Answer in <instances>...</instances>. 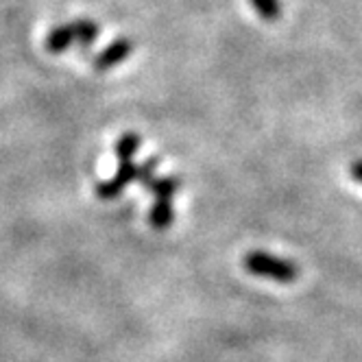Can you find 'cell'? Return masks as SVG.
Returning <instances> with one entry per match:
<instances>
[{
  "instance_id": "cell-9",
  "label": "cell",
  "mask_w": 362,
  "mask_h": 362,
  "mask_svg": "<svg viewBox=\"0 0 362 362\" xmlns=\"http://www.w3.org/2000/svg\"><path fill=\"white\" fill-rule=\"evenodd\" d=\"M251 5L255 7V11L260 13L267 20H275L281 16V3L279 0H251Z\"/></svg>"
},
{
  "instance_id": "cell-6",
  "label": "cell",
  "mask_w": 362,
  "mask_h": 362,
  "mask_svg": "<svg viewBox=\"0 0 362 362\" xmlns=\"http://www.w3.org/2000/svg\"><path fill=\"white\" fill-rule=\"evenodd\" d=\"M175 221V208L173 203L166 201V199H158L153 203V208L148 212V223L155 227V229H166L170 227Z\"/></svg>"
},
{
  "instance_id": "cell-2",
  "label": "cell",
  "mask_w": 362,
  "mask_h": 362,
  "mask_svg": "<svg viewBox=\"0 0 362 362\" xmlns=\"http://www.w3.org/2000/svg\"><path fill=\"white\" fill-rule=\"evenodd\" d=\"M136 179H138V166L134 162H120L116 175L112 179H107V181H100V184H96L94 192L103 201H112Z\"/></svg>"
},
{
  "instance_id": "cell-5",
  "label": "cell",
  "mask_w": 362,
  "mask_h": 362,
  "mask_svg": "<svg viewBox=\"0 0 362 362\" xmlns=\"http://www.w3.org/2000/svg\"><path fill=\"white\" fill-rule=\"evenodd\" d=\"M144 188H148L155 194V199L170 201L181 188V177H153Z\"/></svg>"
},
{
  "instance_id": "cell-4",
  "label": "cell",
  "mask_w": 362,
  "mask_h": 362,
  "mask_svg": "<svg viewBox=\"0 0 362 362\" xmlns=\"http://www.w3.org/2000/svg\"><path fill=\"white\" fill-rule=\"evenodd\" d=\"M76 42V29L74 22L70 24H62V27L53 29L46 37V50L48 53H64L66 48H70Z\"/></svg>"
},
{
  "instance_id": "cell-1",
  "label": "cell",
  "mask_w": 362,
  "mask_h": 362,
  "mask_svg": "<svg viewBox=\"0 0 362 362\" xmlns=\"http://www.w3.org/2000/svg\"><path fill=\"white\" fill-rule=\"evenodd\" d=\"M245 269L251 275L275 279V281H281V284L295 281L299 277V267L297 264H293L291 260H284V257L264 253V251L247 253L245 255Z\"/></svg>"
},
{
  "instance_id": "cell-11",
  "label": "cell",
  "mask_w": 362,
  "mask_h": 362,
  "mask_svg": "<svg viewBox=\"0 0 362 362\" xmlns=\"http://www.w3.org/2000/svg\"><path fill=\"white\" fill-rule=\"evenodd\" d=\"M349 173H351V177H354L356 181H360V184H362V160H356V162L351 164Z\"/></svg>"
},
{
  "instance_id": "cell-3",
  "label": "cell",
  "mask_w": 362,
  "mask_h": 362,
  "mask_svg": "<svg viewBox=\"0 0 362 362\" xmlns=\"http://www.w3.org/2000/svg\"><path fill=\"white\" fill-rule=\"evenodd\" d=\"M132 50H134V42L129 37H120V40L112 42L105 50H103V53L96 55L94 68L96 70H110V68L118 66L120 62H124L129 55H132Z\"/></svg>"
},
{
  "instance_id": "cell-7",
  "label": "cell",
  "mask_w": 362,
  "mask_h": 362,
  "mask_svg": "<svg viewBox=\"0 0 362 362\" xmlns=\"http://www.w3.org/2000/svg\"><path fill=\"white\" fill-rule=\"evenodd\" d=\"M140 144H142V138L138 134H124L116 142V158L120 162H132V158L140 151Z\"/></svg>"
},
{
  "instance_id": "cell-10",
  "label": "cell",
  "mask_w": 362,
  "mask_h": 362,
  "mask_svg": "<svg viewBox=\"0 0 362 362\" xmlns=\"http://www.w3.org/2000/svg\"><path fill=\"white\" fill-rule=\"evenodd\" d=\"M158 166H160V158H148L142 166H138V181L142 186H146L153 177H158Z\"/></svg>"
},
{
  "instance_id": "cell-8",
  "label": "cell",
  "mask_w": 362,
  "mask_h": 362,
  "mask_svg": "<svg viewBox=\"0 0 362 362\" xmlns=\"http://www.w3.org/2000/svg\"><path fill=\"white\" fill-rule=\"evenodd\" d=\"M74 29H76V44L81 48H90L98 37V24L94 20H76Z\"/></svg>"
}]
</instances>
